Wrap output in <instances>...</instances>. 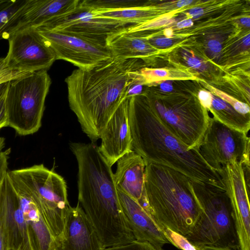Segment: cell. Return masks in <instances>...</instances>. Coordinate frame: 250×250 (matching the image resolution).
<instances>
[{
	"mask_svg": "<svg viewBox=\"0 0 250 250\" xmlns=\"http://www.w3.org/2000/svg\"><path fill=\"white\" fill-rule=\"evenodd\" d=\"M143 66L140 59L112 58L91 69H75L66 78L70 108L92 142L100 139Z\"/></svg>",
	"mask_w": 250,
	"mask_h": 250,
	"instance_id": "cell-1",
	"label": "cell"
},
{
	"mask_svg": "<svg viewBox=\"0 0 250 250\" xmlns=\"http://www.w3.org/2000/svg\"><path fill=\"white\" fill-rule=\"evenodd\" d=\"M77 161L78 204L104 248L135 241L123 212L111 167L95 143H71Z\"/></svg>",
	"mask_w": 250,
	"mask_h": 250,
	"instance_id": "cell-2",
	"label": "cell"
},
{
	"mask_svg": "<svg viewBox=\"0 0 250 250\" xmlns=\"http://www.w3.org/2000/svg\"><path fill=\"white\" fill-rule=\"evenodd\" d=\"M128 116L132 150L145 164L168 167L194 181L224 188L219 174L204 161L197 148L190 150L162 124L143 95L128 98Z\"/></svg>",
	"mask_w": 250,
	"mask_h": 250,
	"instance_id": "cell-3",
	"label": "cell"
},
{
	"mask_svg": "<svg viewBox=\"0 0 250 250\" xmlns=\"http://www.w3.org/2000/svg\"><path fill=\"white\" fill-rule=\"evenodd\" d=\"M143 207L163 230L184 236L193 229L201 211L191 180L173 169L146 164Z\"/></svg>",
	"mask_w": 250,
	"mask_h": 250,
	"instance_id": "cell-4",
	"label": "cell"
},
{
	"mask_svg": "<svg viewBox=\"0 0 250 250\" xmlns=\"http://www.w3.org/2000/svg\"><path fill=\"white\" fill-rule=\"evenodd\" d=\"M191 184L201 211L186 238L195 248L240 250L231 204L225 188L191 180Z\"/></svg>",
	"mask_w": 250,
	"mask_h": 250,
	"instance_id": "cell-5",
	"label": "cell"
},
{
	"mask_svg": "<svg viewBox=\"0 0 250 250\" xmlns=\"http://www.w3.org/2000/svg\"><path fill=\"white\" fill-rule=\"evenodd\" d=\"M8 174L34 202L59 243L71 207L63 178L42 164L8 171Z\"/></svg>",
	"mask_w": 250,
	"mask_h": 250,
	"instance_id": "cell-6",
	"label": "cell"
},
{
	"mask_svg": "<svg viewBox=\"0 0 250 250\" xmlns=\"http://www.w3.org/2000/svg\"><path fill=\"white\" fill-rule=\"evenodd\" d=\"M51 83L47 70L31 73L8 82L5 93L7 126L21 136L37 132L42 125Z\"/></svg>",
	"mask_w": 250,
	"mask_h": 250,
	"instance_id": "cell-7",
	"label": "cell"
},
{
	"mask_svg": "<svg viewBox=\"0 0 250 250\" xmlns=\"http://www.w3.org/2000/svg\"><path fill=\"white\" fill-rule=\"evenodd\" d=\"M158 119L189 150L197 148L208 127L210 117L198 100L158 99L144 95Z\"/></svg>",
	"mask_w": 250,
	"mask_h": 250,
	"instance_id": "cell-8",
	"label": "cell"
},
{
	"mask_svg": "<svg viewBox=\"0 0 250 250\" xmlns=\"http://www.w3.org/2000/svg\"><path fill=\"white\" fill-rule=\"evenodd\" d=\"M197 149L207 164L220 175L222 167L228 164L236 162L250 166V140L248 133L228 127L213 117L209 118Z\"/></svg>",
	"mask_w": 250,
	"mask_h": 250,
	"instance_id": "cell-9",
	"label": "cell"
},
{
	"mask_svg": "<svg viewBox=\"0 0 250 250\" xmlns=\"http://www.w3.org/2000/svg\"><path fill=\"white\" fill-rule=\"evenodd\" d=\"M132 26L125 22L98 17L92 10L80 6L79 3L71 13L52 19L35 28L71 34L107 46L108 38Z\"/></svg>",
	"mask_w": 250,
	"mask_h": 250,
	"instance_id": "cell-10",
	"label": "cell"
},
{
	"mask_svg": "<svg viewBox=\"0 0 250 250\" xmlns=\"http://www.w3.org/2000/svg\"><path fill=\"white\" fill-rule=\"evenodd\" d=\"M7 40L4 60L11 69L28 73L47 70L56 60L54 51L35 28L17 31Z\"/></svg>",
	"mask_w": 250,
	"mask_h": 250,
	"instance_id": "cell-11",
	"label": "cell"
},
{
	"mask_svg": "<svg viewBox=\"0 0 250 250\" xmlns=\"http://www.w3.org/2000/svg\"><path fill=\"white\" fill-rule=\"evenodd\" d=\"M36 29L53 49L56 60L68 62L78 68L91 69L112 58L107 46L71 34Z\"/></svg>",
	"mask_w": 250,
	"mask_h": 250,
	"instance_id": "cell-12",
	"label": "cell"
},
{
	"mask_svg": "<svg viewBox=\"0 0 250 250\" xmlns=\"http://www.w3.org/2000/svg\"><path fill=\"white\" fill-rule=\"evenodd\" d=\"M220 176L231 204L240 250H250L249 188L243 165L233 162L222 167Z\"/></svg>",
	"mask_w": 250,
	"mask_h": 250,
	"instance_id": "cell-13",
	"label": "cell"
},
{
	"mask_svg": "<svg viewBox=\"0 0 250 250\" xmlns=\"http://www.w3.org/2000/svg\"><path fill=\"white\" fill-rule=\"evenodd\" d=\"M128 103V98H126L120 104L100 137L99 150L111 167L125 154L133 151Z\"/></svg>",
	"mask_w": 250,
	"mask_h": 250,
	"instance_id": "cell-14",
	"label": "cell"
},
{
	"mask_svg": "<svg viewBox=\"0 0 250 250\" xmlns=\"http://www.w3.org/2000/svg\"><path fill=\"white\" fill-rule=\"evenodd\" d=\"M92 223L78 203L71 207L66 216L59 250H103Z\"/></svg>",
	"mask_w": 250,
	"mask_h": 250,
	"instance_id": "cell-15",
	"label": "cell"
},
{
	"mask_svg": "<svg viewBox=\"0 0 250 250\" xmlns=\"http://www.w3.org/2000/svg\"><path fill=\"white\" fill-rule=\"evenodd\" d=\"M123 212L135 240L150 243L157 248L169 243L163 230L148 211L138 202L118 190Z\"/></svg>",
	"mask_w": 250,
	"mask_h": 250,
	"instance_id": "cell-16",
	"label": "cell"
},
{
	"mask_svg": "<svg viewBox=\"0 0 250 250\" xmlns=\"http://www.w3.org/2000/svg\"><path fill=\"white\" fill-rule=\"evenodd\" d=\"M79 3L80 0H27L9 36L19 30L37 28L52 19L69 14Z\"/></svg>",
	"mask_w": 250,
	"mask_h": 250,
	"instance_id": "cell-17",
	"label": "cell"
},
{
	"mask_svg": "<svg viewBox=\"0 0 250 250\" xmlns=\"http://www.w3.org/2000/svg\"><path fill=\"white\" fill-rule=\"evenodd\" d=\"M116 163L114 177L117 189L141 204L145 191L146 164L144 159L132 151L125 154Z\"/></svg>",
	"mask_w": 250,
	"mask_h": 250,
	"instance_id": "cell-18",
	"label": "cell"
},
{
	"mask_svg": "<svg viewBox=\"0 0 250 250\" xmlns=\"http://www.w3.org/2000/svg\"><path fill=\"white\" fill-rule=\"evenodd\" d=\"M13 187L23 217L31 228L37 250H59V241L35 204L20 186Z\"/></svg>",
	"mask_w": 250,
	"mask_h": 250,
	"instance_id": "cell-19",
	"label": "cell"
},
{
	"mask_svg": "<svg viewBox=\"0 0 250 250\" xmlns=\"http://www.w3.org/2000/svg\"><path fill=\"white\" fill-rule=\"evenodd\" d=\"M18 205V199L7 171L0 185V223L8 250H16L18 247L19 233L15 219Z\"/></svg>",
	"mask_w": 250,
	"mask_h": 250,
	"instance_id": "cell-20",
	"label": "cell"
},
{
	"mask_svg": "<svg viewBox=\"0 0 250 250\" xmlns=\"http://www.w3.org/2000/svg\"><path fill=\"white\" fill-rule=\"evenodd\" d=\"M106 45L112 58L120 60L138 59L146 61L155 52L154 47L143 37L124 32L108 38Z\"/></svg>",
	"mask_w": 250,
	"mask_h": 250,
	"instance_id": "cell-21",
	"label": "cell"
},
{
	"mask_svg": "<svg viewBox=\"0 0 250 250\" xmlns=\"http://www.w3.org/2000/svg\"><path fill=\"white\" fill-rule=\"evenodd\" d=\"M92 11L98 17L125 22L133 25L143 23L158 17L156 8L147 4L120 9Z\"/></svg>",
	"mask_w": 250,
	"mask_h": 250,
	"instance_id": "cell-22",
	"label": "cell"
},
{
	"mask_svg": "<svg viewBox=\"0 0 250 250\" xmlns=\"http://www.w3.org/2000/svg\"><path fill=\"white\" fill-rule=\"evenodd\" d=\"M195 78L191 72L178 68H152L144 66L136 72L135 82L143 85L173 80L192 79Z\"/></svg>",
	"mask_w": 250,
	"mask_h": 250,
	"instance_id": "cell-23",
	"label": "cell"
},
{
	"mask_svg": "<svg viewBox=\"0 0 250 250\" xmlns=\"http://www.w3.org/2000/svg\"><path fill=\"white\" fill-rule=\"evenodd\" d=\"M27 0H0V40H8Z\"/></svg>",
	"mask_w": 250,
	"mask_h": 250,
	"instance_id": "cell-24",
	"label": "cell"
},
{
	"mask_svg": "<svg viewBox=\"0 0 250 250\" xmlns=\"http://www.w3.org/2000/svg\"><path fill=\"white\" fill-rule=\"evenodd\" d=\"M15 219L19 233V244L16 250H37L31 228L23 217L19 203L15 212Z\"/></svg>",
	"mask_w": 250,
	"mask_h": 250,
	"instance_id": "cell-25",
	"label": "cell"
},
{
	"mask_svg": "<svg viewBox=\"0 0 250 250\" xmlns=\"http://www.w3.org/2000/svg\"><path fill=\"white\" fill-rule=\"evenodd\" d=\"M173 15L170 13L157 17L143 23L131 26L124 32L128 34L146 33L172 22Z\"/></svg>",
	"mask_w": 250,
	"mask_h": 250,
	"instance_id": "cell-26",
	"label": "cell"
},
{
	"mask_svg": "<svg viewBox=\"0 0 250 250\" xmlns=\"http://www.w3.org/2000/svg\"><path fill=\"white\" fill-rule=\"evenodd\" d=\"M205 86L209 90L212 94L218 97L229 104L238 113L244 115H250L249 104L228 95L217 88L205 83Z\"/></svg>",
	"mask_w": 250,
	"mask_h": 250,
	"instance_id": "cell-27",
	"label": "cell"
},
{
	"mask_svg": "<svg viewBox=\"0 0 250 250\" xmlns=\"http://www.w3.org/2000/svg\"><path fill=\"white\" fill-rule=\"evenodd\" d=\"M163 231L169 243L182 250H196L186 237L168 229L164 228Z\"/></svg>",
	"mask_w": 250,
	"mask_h": 250,
	"instance_id": "cell-28",
	"label": "cell"
},
{
	"mask_svg": "<svg viewBox=\"0 0 250 250\" xmlns=\"http://www.w3.org/2000/svg\"><path fill=\"white\" fill-rule=\"evenodd\" d=\"M30 73L15 70L8 67L4 58H0V84L26 76Z\"/></svg>",
	"mask_w": 250,
	"mask_h": 250,
	"instance_id": "cell-29",
	"label": "cell"
},
{
	"mask_svg": "<svg viewBox=\"0 0 250 250\" xmlns=\"http://www.w3.org/2000/svg\"><path fill=\"white\" fill-rule=\"evenodd\" d=\"M103 250H164L162 248H157L150 243L135 240L131 243L109 247Z\"/></svg>",
	"mask_w": 250,
	"mask_h": 250,
	"instance_id": "cell-30",
	"label": "cell"
},
{
	"mask_svg": "<svg viewBox=\"0 0 250 250\" xmlns=\"http://www.w3.org/2000/svg\"><path fill=\"white\" fill-rule=\"evenodd\" d=\"M213 95L206 90H201L198 94V100L201 105L207 110L210 107Z\"/></svg>",
	"mask_w": 250,
	"mask_h": 250,
	"instance_id": "cell-31",
	"label": "cell"
},
{
	"mask_svg": "<svg viewBox=\"0 0 250 250\" xmlns=\"http://www.w3.org/2000/svg\"><path fill=\"white\" fill-rule=\"evenodd\" d=\"M5 93L0 98V129L7 126L5 108Z\"/></svg>",
	"mask_w": 250,
	"mask_h": 250,
	"instance_id": "cell-32",
	"label": "cell"
},
{
	"mask_svg": "<svg viewBox=\"0 0 250 250\" xmlns=\"http://www.w3.org/2000/svg\"><path fill=\"white\" fill-rule=\"evenodd\" d=\"M184 58L187 64L191 68L194 69H201L202 67V62L201 61L194 56L188 55L184 53Z\"/></svg>",
	"mask_w": 250,
	"mask_h": 250,
	"instance_id": "cell-33",
	"label": "cell"
},
{
	"mask_svg": "<svg viewBox=\"0 0 250 250\" xmlns=\"http://www.w3.org/2000/svg\"><path fill=\"white\" fill-rule=\"evenodd\" d=\"M208 47L211 52L215 54L219 53L222 48L220 42L214 40H211L208 42Z\"/></svg>",
	"mask_w": 250,
	"mask_h": 250,
	"instance_id": "cell-34",
	"label": "cell"
},
{
	"mask_svg": "<svg viewBox=\"0 0 250 250\" xmlns=\"http://www.w3.org/2000/svg\"><path fill=\"white\" fill-rule=\"evenodd\" d=\"M204 13L203 8L200 7H195L190 9L188 12L189 17L188 18H197L202 16Z\"/></svg>",
	"mask_w": 250,
	"mask_h": 250,
	"instance_id": "cell-35",
	"label": "cell"
},
{
	"mask_svg": "<svg viewBox=\"0 0 250 250\" xmlns=\"http://www.w3.org/2000/svg\"><path fill=\"white\" fill-rule=\"evenodd\" d=\"M8 161L3 160L0 162V185L1 180L5 173L7 172Z\"/></svg>",
	"mask_w": 250,
	"mask_h": 250,
	"instance_id": "cell-36",
	"label": "cell"
},
{
	"mask_svg": "<svg viewBox=\"0 0 250 250\" xmlns=\"http://www.w3.org/2000/svg\"><path fill=\"white\" fill-rule=\"evenodd\" d=\"M193 24V21L190 18H187L178 22L176 26L178 28H183L191 26Z\"/></svg>",
	"mask_w": 250,
	"mask_h": 250,
	"instance_id": "cell-37",
	"label": "cell"
},
{
	"mask_svg": "<svg viewBox=\"0 0 250 250\" xmlns=\"http://www.w3.org/2000/svg\"><path fill=\"white\" fill-rule=\"evenodd\" d=\"M0 250H8L5 243L2 228L0 223Z\"/></svg>",
	"mask_w": 250,
	"mask_h": 250,
	"instance_id": "cell-38",
	"label": "cell"
},
{
	"mask_svg": "<svg viewBox=\"0 0 250 250\" xmlns=\"http://www.w3.org/2000/svg\"><path fill=\"white\" fill-rule=\"evenodd\" d=\"M196 250H236L228 248L214 247H202L195 248Z\"/></svg>",
	"mask_w": 250,
	"mask_h": 250,
	"instance_id": "cell-39",
	"label": "cell"
},
{
	"mask_svg": "<svg viewBox=\"0 0 250 250\" xmlns=\"http://www.w3.org/2000/svg\"><path fill=\"white\" fill-rule=\"evenodd\" d=\"M161 89L166 92H169L172 90L173 87L172 84L168 82H163L160 84Z\"/></svg>",
	"mask_w": 250,
	"mask_h": 250,
	"instance_id": "cell-40",
	"label": "cell"
},
{
	"mask_svg": "<svg viewBox=\"0 0 250 250\" xmlns=\"http://www.w3.org/2000/svg\"><path fill=\"white\" fill-rule=\"evenodd\" d=\"M192 2V0H179L176 2V5L179 8H182L189 5Z\"/></svg>",
	"mask_w": 250,
	"mask_h": 250,
	"instance_id": "cell-41",
	"label": "cell"
},
{
	"mask_svg": "<svg viewBox=\"0 0 250 250\" xmlns=\"http://www.w3.org/2000/svg\"><path fill=\"white\" fill-rule=\"evenodd\" d=\"M8 84V82L0 84V98L6 92V90L7 88Z\"/></svg>",
	"mask_w": 250,
	"mask_h": 250,
	"instance_id": "cell-42",
	"label": "cell"
},
{
	"mask_svg": "<svg viewBox=\"0 0 250 250\" xmlns=\"http://www.w3.org/2000/svg\"><path fill=\"white\" fill-rule=\"evenodd\" d=\"M241 23L245 25V26H247L248 27H250V18L248 17H244L241 19L240 20Z\"/></svg>",
	"mask_w": 250,
	"mask_h": 250,
	"instance_id": "cell-43",
	"label": "cell"
},
{
	"mask_svg": "<svg viewBox=\"0 0 250 250\" xmlns=\"http://www.w3.org/2000/svg\"><path fill=\"white\" fill-rule=\"evenodd\" d=\"M165 37L171 38L173 35V31L171 28L166 29L164 31Z\"/></svg>",
	"mask_w": 250,
	"mask_h": 250,
	"instance_id": "cell-44",
	"label": "cell"
},
{
	"mask_svg": "<svg viewBox=\"0 0 250 250\" xmlns=\"http://www.w3.org/2000/svg\"><path fill=\"white\" fill-rule=\"evenodd\" d=\"M243 43L246 46H250V35L248 34L247 36H245L243 40Z\"/></svg>",
	"mask_w": 250,
	"mask_h": 250,
	"instance_id": "cell-45",
	"label": "cell"
}]
</instances>
